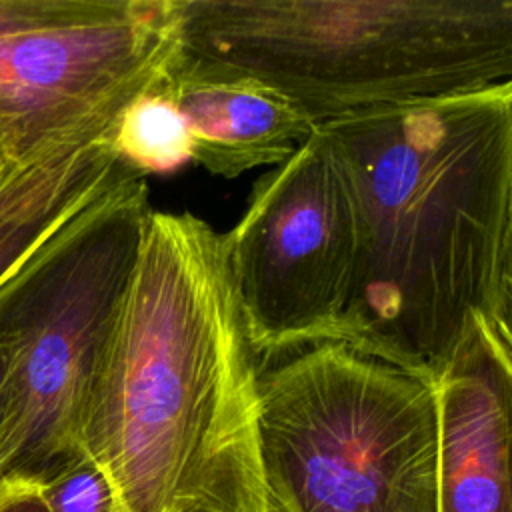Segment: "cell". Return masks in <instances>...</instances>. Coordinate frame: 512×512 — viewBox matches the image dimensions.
Wrapping results in <instances>:
<instances>
[{
    "mask_svg": "<svg viewBox=\"0 0 512 512\" xmlns=\"http://www.w3.org/2000/svg\"><path fill=\"white\" fill-rule=\"evenodd\" d=\"M8 172H12V170H10V166H8L6 152H4V144H2V136H0V180H2Z\"/></svg>",
    "mask_w": 512,
    "mask_h": 512,
    "instance_id": "obj_16",
    "label": "cell"
},
{
    "mask_svg": "<svg viewBox=\"0 0 512 512\" xmlns=\"http://www.w3.org/2000/svg\"><path fill=\"white\" fill-rule=\"evenodd\" d=\"M266 512H438L430 382L346 342L260 362Z\"/></svg>",
    "mask_w": 512,
    "mask_h": 512,
    "instance_id": "obj_4",
    "label": "cell"
},
{
    "mask_svg": "<svg viewBox=\"0 0 512 512\" xmlns=\"http://www.w3.org/2000/svg\"><path fill=\"white\" fill-rule=\"evenodd\" d=\"M432 386L438 512H512V342L480 336Z\"/></svg>",
    "mask_w": 512,
    "mask_h": 512,
    "instance_id": "obj_8",
    "label": "cell"
},
{
    "mask_svg": "<svg viewBox=\"0 0 512 512\" xmlns=\"http://www.w3.org/2000/svg\"><path fill=\"white\" fill-rule=\"evenodd\" d=\"M0 512H46L36 482L22 476H2Z\"/></svg>",
    "mask_w": 512,
    "mask_h": 512,
    "instance_id": "obj_14",
    "label": "cell"
},
{
    "mask_svg": "<svg viewBox=\"0 0 512 512\" xmlns=\"http://www.w3.org/2000/svg\"><path fill=\"white\" fill-rule=\"evenodd\" d=\"M224 242L260 362L340 338L356 288V212L318 126L290 158L254 182Z\"/></svg>",
    "mask_w": 512,
    "mask_h": 512,
    "instance_id": "obj_6",
    "label": "cell"
},
{
    "mask_svg": "<svg viewBox=\"0 0 512 512\" xmlns=\"http://www.w3.org/2000/svg\"><path fill=\"white\" fill-rule=\"evenodd\" d=\"M258 372L224 234L152 210L82 426L116 512H266Z\"/></svg>",
    "mask_w": 512,
    "mask_h": 512,
    "instance_id": "obj_2",
    "label": "cell"
},
{
    "mask_svg": "<svg viewBox=\"0 0 512 512\" xmlns=\"http://www.w3.org/2000/svg\"><path fill=\"white\" fill-rule=\"evenodd\" d=\"M150 212L146 176L126 166L0 286L12 358L0 478L40 482L84 454V416Z\"/></svg>",
    "mask_w": 512,
    "mask_h": 512,
    "instance_id": "obj_5",
    "label": "cell"
},
{
    "mask_svg": "<svg viewBox=\"0 0 512 512\" xmlns=\"http://www.w3.org/2000/svg\"><path fill=\"white\" fill-rule=\"evenodd\" d=\"M182 48L314 126L512 82V0H180Z\"/></svg>",
    "mask_w": 512,
    "mask_h": 512,
    "instance_id": "obj_3",
    "label": "cell"
},
{
    "mask_svg": "<svg viewBox=\"0 0 512 512\" xmlns=\"http://www.w3.org/2000/svg\"><path fill=\"white\" fill-rule=\"evenodd\" d=\"M166 76L138 94L112 130L120 160L142 176L172 172L190 162V138L166 88Z\"/></svg>",
    "mask_w": 512,
    "mask_h": 512,
    "instance_id": "obj_11",
    "label": "cell"
},
{
    "mask_svg": "<svg viewBox=\"0 0 512 512\" xmlns=\"http://www.w3.org/2000/svg\"><path fill=\"white\" fill-rule=\"evenodd\" d=\"M344 172L358 270L340 338L434 384L512 342V82L318 124Z\"/></svg>",
    "mask_w": 512,
    "mask_h": 512,
    "instance_id": "obj_1",
    "label": "cell"
},
{
    "mask_svg": "<svg viewBox=\"0 0 512 512\" xmlns=\"http://www.w3.org/2000/svg\"><path fill=\"white\" fill-rule=\"evenodd\" d=\"M76 0H0V38L36 30L64 18Z\"/></svg>",
    "mask_w": 512,
    "mask_h": 512,
    "instance_id": "obj_13",
    "label": "cell"
},
{
    "mask_svg": "<svg viewBox=\"0 0 512 512\" xmlns=\"http://www.w3.org/2000/svg\"><path fill=\"white\" fill-rule=\"evenodd\" d=\"M36 490L46 512H116L104 472L86 454L36 482Z\"/></svg>",
    "mask_w": 512,
    "mask_h": 512,
    "instance_id": "obj_12",
    "label": "cell"
},
{
    "mask_svg": "<svg viewBox=\"0 0 512 512\" xmlns=\"http://www.w3.org/2000/svg\"><path fill=\"white\" fill-rule=\"evenodd\" d=\"M182 50L180 0H76L48 26L0 38V136L10 170L112 130Z\"/></svg>",
    "mask_w": 512,
    "mask_h": 512,
    "instance_id": "obj_7",
    "label": "cell"
},
{
    "mask_svg": "<svg viewBox=\"0 0 512 512\" xmlns=\"http://www.w3.org/2000/svg\"><path fill=\"white\" fill-rule=\"evenodd\" d=\"M12 420V358L0 344V468Z\"/></svg>",
    "mask_w": 512,
    "mask_h": 512,
    "instance_id": "obj_15",
    "label": "cell"
},
{
    "mask_svg": "<svg viewBox=\"0 0 512 512\" xmlns=\"http://www.w3.org/2000/svg\"><path fill=\"white\" fill-rule=\"evenodd\" d=\"M188 138L190 162L206 172L236 178L260 166H278L316 128L272 86L188 58L166 76Z\"/></svg>",
    "mask_w": 512,
    "mask_h": 512,
    "instance_id": "obj_9",
    "label": "cell"
},
{
    "mask_svg": "<svg viewBox=\"0 0 512 512\" xmlns=\"http://www.w3.org/2000/svg\"><path fill=\"white\" fill-rule=\"evenodd\" d=\"M112 130L66 142L0 180V286L126 168Z\"/></svg>",
    "mask_w": 512,
    "mask_h": 512,
    "instance_id": "obj_10",
    "label": "cell"
}]
</instances>
